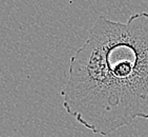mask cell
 <instances>
[{"label":"cell","instance_id":"cell-1","mask_svg":"<svg viewBox=\"0 0 148 137\" xmlns=\"http://www.w3.org/2000/svg\"><path fill=\"white\" fill-rule=\"evenodd\" d=\"M61 96L66 113L94 134L148 119V13L126 22L99 16L71 57Z\"/></svg>","mask_w":148,"mask_h":137}]
</instances>
